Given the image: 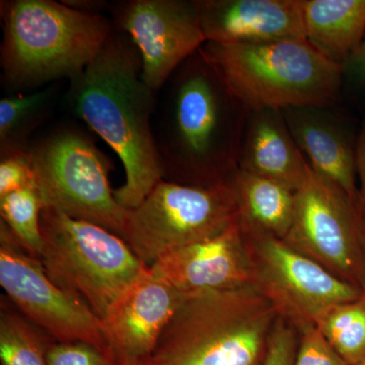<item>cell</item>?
I'll use <instances>...</instances> for the list:
<instances>
[{
  "label": "cell",
  "instance_id": "cell-6",
  "mask_svg": "<svg viewBox=\"0 0 365 365\" xmlns=\"http://www.w3.org/2000/svg\"><path fill=\"white\" fill-rule=\"evenodd\" d=\"M41 232L46 274L101 321L148 268L119 235L53 207L42 211Z\"/></svg>",
  "mask_w": 365,
  "mask_h": 365
},
{
  "label": "cell",
  "instance_id": "cell-17",
  "mask_svg": "<svg viewBox=\"0 0 365 365\" xmlns=\"http://www.w3.org/2000/svg\"><path fill=\"white\" fill-rule=\"evenodd\" d=\"M307 165L282 112L254 113L241 169L275 180L297 192L306 177Z\"/></svg>",
  "mask_w": 365,
  "mask_h": 365
},
{
  "label": "cell",
  "instance_id": "cell-28",
  "mask_svg": "<svg viewBox=\"0 0 365 365\" xmlns=\"http://www.w3.org/2000/svg\"><path fill=\"white\" fill-rule=\"evenodd\" d=\"M355 163H356V174L359 178V207L365 215V126L360 134L356 151H355Z\"/></svg>",
  "mask_w": 365,
  "mask_h": 365
},
{
  "label": "cell",
  "instance_id": "cell-10",
  "mask_svg": "<svg viewBox=\"0 0 365 365\" xmlns=\"http://www.w3.org/2000/svg\"><path fill=\"white\" fill-rule=\"evenodd\" d=\"M295 199L294 222L283 241L365 292L359 205L309 163Z\"/></svg>",
  "mask_w": 365,
  "mask_h": 365
},
{
  "label": "cell",
  "instance_id": "cell-1",
  "mask_svg": "<svg viewBox=\"0 0 365 365\" xmlns=\"http://www.w3.org/2000/svg\"><path fill=\"white\" fill-rule=\"evenodd\" d=\"M141 71L136 46L114 30L85 71L69 81L67 96L76 116L122 160L126 180L114 193L128 210L163 179L153 126L158 93L144 83Z\"/></svg>",
  "mask_w": 365,
  "mask_h": 365
},
{
  "label": "cell",
  "instance_id": "cell-31",
  "mask_svg": "<svg viewBox=\"0 0 365 365\" xmlns=\"http://www.w3.org/2000/svg\"><path fill=\"white\" fill-rule=\"evenodd\" d=\"M360 237H361L362 248H364L365 256V215L364 213L360 220Z\"/></svg>",
  "mask_w": 365,
  "mask_h": 365
},
{
  "label": "cell",
  "instance_id": "cell-8",
  "mask_svg": "<svg viewBox=\"0 0 365 365\" xmlns=\"http://www.w3.org/2000/svg\"><path fill=\"white\" fill-rule=\"evenodd\" d=\"M239 218L230 182L190 186L163 179L128 210L121 239L150 267L163 255L215 237Z\"/></svg>",
  "mask_w": 365,
  "mask_h": 365
},
{
  "label": "cell",
  "instance_id": "cell-24",
  "mask_svg": "<svg viewBox=\"0 0 365 365\" xmlns=\"http://www.w3.org/2000/svg\"><path fill=\"white\" fill-rule=\"evenodd\" d=\"M299 341L294 365H348L327 342L317 326L299 331Z\"/></svg>",
  "mask_w": 365,
  "mask_h": 365
},
{
  "label": "cell",
  "instance_id": "cell-12",
  "mask_svg": "<svg viewBox=\"0 0 365 365\" xmlns=\"http://www.w3.org/2000/svg\"><path fill=\"white\" fill-rule=\"evenodd\" d=\"M109 13L115 30L136 46L144 83L158 93L206 43L195 1L118 0Z\"/></svg>",
  "mask_w": 365,
  "mask_h": 365
},
{
  "label": "cell",
  "instance_id": "cell-30",
  "mask_svg": "<svg viewBox=\"0 0 365 365\" xmlns=\"http://www.w3.org/2000/svg\"><path fill=\"white\" fill-rule=\"evenodd\" d=\"M354 66L355 71L365 83V36L360 45L359 49L355 53L354 56L349 60Z\"/></svg>",
  "mask_w": 365,
  "mask_h": 365
},
{
  "label": "cell",
  "instance_id": "cell-11",
  "mask_svg": "<svg viewBox=\"0 0 365 365\" xmlns=\"http://www.w3.org/2000/svg\"><path fill=\"white\" fill-rule=\"evenodd\" d=\"M0 240V285L23 316L56 342L88 343L113 359L102 321L50 279L39 259L21 248L4 222Z\"/></svg>",
  "mask_w": 365,
  "mask_h": 365
},
{
  "label": "cell",
  "instance_id": "cell-33",
  "mask_svg": "<svg viewBox=\"0 0 365 365\" xmlns=\"http://www.w3.org/2000/svg\"><path fill=\"white\" fill-rule=\"evenodd\" d=\"M355 365H365V359H362L361 361L359 362V364Z\"/></svg>",
  "mask_w": 365,
  "mask_h": 365
},
{
  "label": "cell",
  "instance_id": "cell-20",
  "mask_svg": "<svg viewBox=\"0 0 365 365\" xmlns=\"http://www.w3.org/2000/svg\"><path fill=\"white\" fill-rule=\"evenodd\" d=\"M59 91L54 83L0 100V158L28 151L33 134L52 114Z\"/></svg>",
  "mask_w": 365,
  "mask_h": 365
},
{
  "label": "cell",
  "instance_id": "cell-21",
  "mask_svg": "<svg viewBox=\"0 0 365 365\" xmlns=\"http://www.w3.org/2000/svg\"><path fill=\"white\" fill-rule=\"evenodd\" d=\"M316 326L348 365L359 364L365 359V292L329 309Z\"/></svg>",
  "mask_w": 365,
  "mask_h": 365
},
{
  "label": "cell",
  "instance_id": "cell-18",
  "mask_svg": "<svg viewBox=\"0 0 365 365\" xmlns=\"http://www.w3.org/2000/svg\"><path fill=\"white\" fill-rule=\"evenodd\" d=\"M306 39L333 63L344 67L365 36V0H304Z\"/></svg>",
  "mask_w": 365,
  "mask_h": 365
},
{
  "label": "cell",
  "instance_id": "cell-2",
  "mask_svg": "<svg viewBox=\"0 0 365 365\" xmlns=\"http://www.w3.org/2000/svg\"><path fill=\"white\" fill-rule=\"evenodd\" d=\"M165 86L153 126L163 180L190 186L227 181L234 155L230 102L235 101L199 51Z\"/></svg>",
  "mask_w": 365,
  "mask_h": 365
},
{
  "label": "cell",
  "instance_id": "cell-23",
  "mask_svg": "<svg viewBox=\"0 0 365 365\" xmlns=\"http://www.w3.org/2000/svg\"><path fill=\"white\" fill-rule=\"evenodd\" d=\"M47 207L35 185L0 198L1 222L13 232L26 253L40 259L43 240L41 215Z\"/></svg>",
  "mask_w": 365,
  "mask_h": 365
},
{
  "label": "cell",
  "instance_id": "cell-19",
  "mask_svg": "<svg viewBox=\"0 0 365 365\" xmlns=\"http://www.w3.org/2000/svg\"><path fill=\"white\" fill-rule=\"evenodd\" d=\"M228 182L237 196L242 222L279 239L287 237L294 222V190L242 169L232 172Z\"/></svg>",
  "mask_w": 365,
  "mask_h": 365
},
{
  "label": "cell",
  "instance_id": "cell-5",
  "mask_svg": "<svg viewBox=\"0 0 365 365\" xmlns=\"http://www.w3.org/2000/svg\"><path fill=\"white\" fill-rule=\"evenodd\" d=\"M279 318L254 285L186 294L153 357L165 365H263Z\"/></svg>",
  "mask_w": 365,
  "mask_h": 365
},
{
  "label": "cell",
  "instance_id": "cell-27",
  "mask_svg": "<svg viewBox=\"0 0 365 365\" xmlns=\"http://www.w3.org/2000/svg\"><path fill=\"white\" fill-rule=\"evenodd\" d=\"M35 184L26 153L0 158V198Z\"/></svg>",
  "mask_w": 365,
  "mask_h": 365
},
{
  "label": "cell",
  "instance_id": "cell-4",
  "mask_svg": "<svg viewBox=\"0 0 365 365\" xmlns=\"http://www.w3.org/2000/svg\"><path fill=\"white\" fill-rule=\"evenodd\" d=\"M199 53L230 97L254 113L326 107L339 91L344 69L319 54L306 39L206 42Z\"/></svg>",
  "mask_w": 365,
  "mask_h": 365
},
{
  "label": "cell",
  "instance_id": "cell-15",
  "mask_svg": "<svg viewBox=\"0 0 365 365\" xmlns=\"http://www.w3.org/2000/svg\"><path fill=\"white\" fill-rule=\"evenodd\" d=\"M195 4L206 42L306 39L304 0H195Z\"/></svg>",
  "mask_w": 365,
  "mask_h": 365
},
{
  "label": "cell",
  "instance_id": "cell-25",
  "mask_svg": "<svg viewBox=\"0 0 365 365\" xmlns=\"http://www.w3.org/2000/svg\"><path fill=\"white\" fill-rule=\"evenodd\" d=\"M49 365H117L98 348L85 342H54L48 351Z\"/></svg>",
  "mask_w": 365,
  "mask_h": 365
},
{
  "label": "cell",
  "instance_id": "cell-26",
  "mask_svg": "<svg viewBox=\"0 0 365 365\" xmlns=\"http://www.w3.org/2000/svg\"><path fill=\"white\" fill-rule=\"evenodd\" d=\"M299 341L297 329L284 319H278L263 365H294Z\"/></svg>",
  "mask_w": 365,
  "mask_h": 365
},
{
  "label": "cell",
  "instance_id": "cell-14",
  "mask_svg": "<svg viewBox=\"0 0 365 365\" xmlns=\"http://www.w3.org/2000/svg\"><path fill=\"white\" fill-rule=\"evenodd\" d=\"M153 272L182 294L253 285V271L239 220L215 237L163 255Z\"/></svg>",
  "mask_w": 365,
  "mask_h": 365
},
{
  "label": "cell",
  "instance_id": "cell-32",
  "mask_svg": "<svg viewBox=\"0 0 365 365\" xmlns=\"http://www.w3.org/2000/svg\"><path fill=\"white\" fill-rule=\"evenodd\" d=\"M137 365H165L163 364V362H160V360L155 359V357H151V359L145 360V361L141 362V364Z\"/></svg>",
  "mask_w": 365,
  "mask_h": 365
},
{
  "label": "cell",
  "instance_id": "cell-9",
  "mask_svg": "<svg viewBox=\"0 0 365 365\" xmlns=\"http://www.w3.org/2000/svg\"><path fill=\"white\" fill-rule=\"evenodd\" d=\"M253 285L297 329L316 326L332 307L365 292L346 282L279 237L242 222Z\"/></svg>",
  "mask_w": 365,
  "mask_h": 365
},
{
  "label": "cell",
  "instance_id": "cell-29",
  "mask_svg": "<svg viewBox=\"0 0 365 365\" xmlns=\"http://www.w3.org/2000/svg\"><path fill=\"white\" fill-rule=\"evenodd\" d=\"M62 2L76 11L93 14H104L103 11H109L111 4L104 0H62Z\"/></svg>",
  "mask_w": 365,
  "mask_h": 365
},
{
  "label": "cell",
  "instance_id": "cell-13",
  "mask_svg": "<svg viewBox=\"0 0 365 365\" xmlns=\"http://www.w3.org/2000/svg\"><path fill=\"white\" fill-rule=\"evenodd\" d=\"M184 297L146 269L102 319L115 364L137 365L151 359Z\"/></svg>",
  "mask_w": 365,
  "mask_h": 365
},
{
  "label": "cell",
  "instance_id": "cell-22",
  "mask_svg": "<svg viewBox=\"0 0 365 365\" xmlns=\"http://www.w3.org/2000/svg\"><path fill=\"white\" fill-rule=\"evenodd\" d=\"M54 340L23 314L2 309L0 359L2 365H49L48 351Z\"/></svg>",
  "mask_w": 365,
  "mask_h": 365
},
{
  "label": "cell",
  "instance_id": "cell-34",
  "mask_svg": "<svg viewBox=\"0 0 365 365\" xmlns=\"http://www.w3.org/2000/svg\"></svg>",
  "mask_w": 365,
  "mask_h": 365
},
{
  "label": "cell",
  "instance_id": "cell-7",
  "mask_svg": "<svg viewBox=\"0 0 365 365\" xmlns=\"http://www.w3.org/2000/svg\"><path fill=\"white\" fill-rule=\"evenodd\" d=\"M26 155L47 207L121 237L128 209L115 197L113 163L93 137L73 125H60L32 141Z\"/></svg>",
  "mask_w": 365,
  "mask_h": 365
},
{
  "label": "cell",
  "instance_id": "cell-16",
  "mask_svg": "<svg viewBox=\"0 0 365 365\" xmlns=\"http://www.w3.org/2000/svg\"><path fill=\"white\" fill-rule=\"evenodd\" d=\"M317 110L288 109L282 115L297 148L309 158V165L359 205L355 151L340 129Z\"/></svg>",
  "mask_w": 365,
  "mask_h": 365
},
{
  "label": "cell",
  "instance_id": "cell-3",
  "mask_svg": "<svg viewBox=\"0 0 365 365\" xmlns=\"http://www.w3.org/2000/svg\"><path fill=\"white\" fill-rule=\"evenodd\" d=\"M1 19L2 83L16 93L76 78L115 30L104 14L83 13L54 0L2 1Z\"/></svg>",
  "mask_w": 365,
  "mask_h": 365
}]
</instances>
